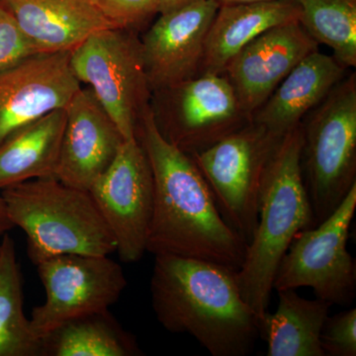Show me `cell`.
Masks as SVG:
<instances>
[{
  "label": "cell",
  "instance_id": "6da1fadb",
  "mask_svg": "<svg viewBox=\"0 0 356 356\" xmlns=\"http://www.w3.org/2000/svg\"><path fill=\"white\" fill-rule=\"evenodd\" d=\"M136 138L146 152L154 175L147 252L202 259L238 271L247 243L222 219L191 156L159 133L151 105L140 117Z\"/></svg>",
  "mask_w": 356,
  "mask_h": 356
},
{
  "label": "cell",
  "instance_id": "7a4b0ae2",
  "mask_svg": "<svg viewBox=\"0 0 356 356\" xmlns=\"http://www.w3.org/2000/svg\"><path fill=\"white\" fill-rule=\"evenodd\" d=\"M152 305L159 324L188 334L213 356H245L261 337L236 270L202 259L154 255Z\"/></svg>",
  "mask_w": 356,
  "mask_h": 356
},
{
  "label": "cell",
  "instance_id": "3957f363",
  "mask_svg": "<svg viewBox=\"0 0 356 356\" xmlns=\"http://www.w3.org/2000/svg\"><path fill=\"white\" fill-rule=\"evenodd\" d=\"M301 123L283 136L267 163L259 220L236 271L243 298L261 318L268 310L276 271L295 236L314 227L300 156Z\"/></svg>",
  "mask_w": 356,
  "mask_h": 356
},
{
  "label": "cell",
  "instance_id": "277c9868",
  "mask_svg": "<svg viewBox=\"0 0 356 356\" xmlns=\"http://www.w3.org/2000/svg\"><path fill=\"white\" fill-rule=\"evenodd\" d=\"M0 195L13 227L25 233L35 266L57 255L116 252L114 236L88 191L51 177L13 185Z\"/></svg>",
  "mask_w": 356,
  "mask_h": 356
},
{
  "label": "cell",
  "instance_id": "5b68a950",
  "mask_svg": "<svg viewBox=\"0 0 356 356\" xmlns=\"http://www.w3.org/2000/svg\"><path fill=\"white\" fill-rule=\"evenodd\" d=\"M302 178L314 227L356 185V74L351 72L301 122Z\"/></svg>",
  "mask_w": 356,
  "mask_h": 356
},
{
  "label": "cell",
  "instance_id": "8992f818",
  "mask_svg": "<svg viewBox=\"0 0 356 356\" xmlns=\"http://www.w3.org/2000/svg\"><path fill=\"white\" fill-rule=\"evenodd\" d=\"M70 63L77 81L93 91L124 139L136 138L152 98L137 33L117 28L95 33L72 51Z\"/></svg>",
  "mask_w": 356,
  "mask_h": 356
},
{
  "label": "cell",
  "instance_id": "52a82bcc",
  "mask_svg": "<svg viewBox=\"0 0 356 356\" xmlns=\"http://www.w3.org/2000/svg\"><path fill=\"white\" fill-rule=\"evenodd\" d=\"M281 139L250 122L191 156L207 182L222 219L247 245L259 220L264 172Z\"/></svg>",
  "mask_w": 356,
  "mask_h": 356
},
{
  "label": "cell",
  "instance_id": "ba28073f",
  "mask_svg": "<svg viewBox=\"0 0 356 356\" xmlns=\"http://www.w3.org/2000/svg\"><path fill=\"white\" fill-rule=\"evenodd\" d=\"M355 210L356 185L327 219L295 236L278 266L273 290L309 287L332 306L351 305L356 266L348 241Z\"/></svg>",
  "mask_w": 356,
  "mask_h": 356
},
{
  "label": "cell",
  "instance_id": "9c48e42d",
  "mask_svg": "<svg viewBox=\"0 0 356 356\" xmlns=\"http://www.w3.org/2000/svg\"><path fill=\"white\" fill-rule=\"evenodd\" d=\"M151 109L161 136L189 156L252 122L224 74H198L154 91Z\"/></svg>",
  "mask_w": 356,
  "mask_h": 356
},
{
  "label": "cell",
  "instance_id": "30bf717a",
  "mask_svg": "<svg viewBox=\"0 0 356 356\" xmlns=\"http://www.w3.org/2000/svg\"><path fill=\"white\" fill-rule=\"evenodd\" d=\"M46 291L30 325L41 341L65 323L109 310L127 286L123 268L109 255L63 254L36 264Z\"/></svg>",
  "mask_w": 356,
  "mask_h": 356
},
{
  "label": "cell",
  "instance_id": "8fae6325",
  "mask_svg": "<svg viewBox=\"0 0 356 356\" xmlns=\"http://www.w3.org/2000/svg\"><path fill=\"white\" fill-rule=\"evenodd\" d=\"M88 191L114 236L122 261H140L147 252L154 184L151 163L137 138L123 143L113 163Z\"/></svg>",
  "mask_w": 356,
  "mask_h": 356
},
{
  "label": "cell",
  "instance_id": "7c38bea8",
  "mask_svg": "<svg viewBox=\"0 0 356 356\" xmlns=\"http://www.w3.org/2000/svg\"><path fill=\"white\" fill-rule=\"evenodd\" d=\"M70 54H36L0 72V145L44 115L67 107L81 88Z\"/></svg>",
  "mask_w": 356,
  "mask_h": 356
},
{
  "label": "cell",
  "instance_id": "4fadbf2b",
  "mask_svg": "<svg viewBox=\"0 0 356 356\" xmlns=\"http://www.w3.org/2000/svg\"><path fill=\"white\" fill-rule=\"evenodd\" d=\"M220 4L198 0L158 19L140 40L152 93L198 76L204 44Z\"/></svg>",
  "mask_w": 356,
  "mask_h": 356
},
{
  "label": "cell",
  "instance_id": "5bb4252c",
  "mask_svg": "<svg viewBox=\"0 0 356 356\" xmlns=\"http://www.w3.org/2000/svg\"><path fill=\"white\" fill-rule=\"evenodd\" d=\"M318 46L296 21L271 28L243 47L224 72L243 111L252 117L293 67Z\"/></svg>",
  "mask_w": 356,
  "mask_h": 356
},
{
  "label": "cell",
  "instance_id": "9a60e30c",
  "mask_svg": "<svg viewBox=\"0 0 356 356\" xmlns=\"http://www.w3.org/2000/svg\"><path fill=\"white\" fill-rule=\"evenodd\" d=\"M67 121L55 177L89 191L113 163L125 142L93 91L81 88L65 107Z\"/></svg>",
  "mask_w": 356,
  "mask_h": 356
},
{
  "label": "cell",
  "instance_id": "2e32d148",
  "mask_svg": "<svg viewBox=\"0 0 356 356\" xmlns=\"http://www.w3.org/2000/svg\"><path fill=\"white\" fill-rule=\"evenodd\" d=\"M38 54L70 51L115 28L95 0H0Z\"/></svg>",
  "mask_w": 356,
  "mask_h": 356
},
{
  "label": "cell",
  "instance_id": "e0dca14e",
  "mask_svg": "<svg viewBox=\"0 0 356 356\" xmlns=\"http://www.w3.org/2000/svg\"><path fill=\"white\" fill-rule=\"evenodd\" d=\"M348 70L332 56L320 50L312 51L252 114V123L281 139L327 97Z\"/></svg>",
  "mask_w": 356,
  "mask_h": 356
},
{
  "label": "cell",
  "instance_id": "ac0fdd59",
  "mask_svg": "<svg viewBox=\"0 0 356 356\" xmlns=\"http://www.w3.org/2000/svg\"><path fill=\"white\" fill-rule=\"evenodd\" d=\"M299 19L294 0L222 4L206 37L199 74H224L229 60L252 40L271 28Z\"/></svg>",
  "mask_w": 356,
  "mask_h": 356
},
{
  "label": "cell",
  "instance_id": "d6986e66",
  "mask_svg": "<svg viewBox=\"0 0 356 356\" xmlns=\"http://www.w3.org/2000/svg\"><path fill=\"white\" fill-rule=\"evenodd\" d=\"M65 121V108L54 110L0 145L1 191L29 180L55 177Z\"/></svg>",
  "mask_w": 356,
  "mask_h": 356
},
{
  "label": "cell",
  "instance_id": "ffe728a7",
  "mask_svg": "<svg viewBox=\"0 0 356 356\" xmlns=\"http://www.w3.org/2000/svg\"><path fill=\"white\" fill-rule=\"evenodd\" d=\"M278 306L259 318V331L267 343V356H325L321 332L331 304L305 299L296 290H280Z\"/></svg>",
  "mask_w": 356,
  "mask_h": 356
},
{
  "label": "cell",
  "instance_id": "44dd1931",
  "mask_svg": "<svg viewBox=\"0 0 356 356\" xmlns=\"http://www.w3.org/2000/svg\"><path fill=\"white\" fill-rule=\"evenodd\" d=\"M42 356L143 355L109 310L74 318L41 339Z\"/></svg>",
  "mask_w": 356,
  "mask_h": 356
},
{
  "label": "cell",
  "instance_id": "7402d4cb",
  "mask_svg": "<svg viewBox=\"0 0 356 356\" xmlns=\"http://www.w3.org/2000/svg\"><path fill=\"white\" fill-rule=\"evenodd\" d=\"M0 356H42L41 341L23 312L19 264L7 234L0 243Z\"/></svg>",
  "mask_w": 356,
  "mask_h": 356
},
{
  "label": "cell",
  "instance_id": "603a6c76",
  "mask_svg": "<svg viewBox=\"0 0 356 356\" xmlns=\"http://www.w3.org/2000/svg\"><path fill=\"white\" fill-rule=\"evenodd\" d=\"M300 24L346 69L356 67V0H294Z\"/></svg>",
  "mask_w": 356,
  "mask_h": 356
},
{
  "label": "cell",
  "instance_id": "cb8c5ba5",
  "mask_svg": "<svg viewBox=\"0 0 356 356\" xmlns=\"http://www.w3.org/2000/svg\"><path fill=\"white\" fill-rule=\"evenodd\" d=\"M117 29L137 33L159 13L158 0H95Z\"/></svg>",
  "mask_w": 356,
  "mask_h": 356
},
{
  "label": "cell",
  "instance_id": "d4e9b609",
  "mask_svg": "<svg viewBox=\"0 0 356 356\" xmlns=\"http://www.w3.org/2000/svg\"><path fill=\"white\" fill-rule=\"evenodd\" d=\"M325 356L356 355V309L341 312L325 320L321 332Z\"/></svg>",
  "mask_w": 356,
  "mask_h": 356
},
{
  "label": "cell",
  "instance_id": "484cf974",
  "mask_svg": "<svg viewBox=\"0 0 356 356\" xmlns=\"http://www.w3.org/2000/svg\"><path fill=\"white\" fill-rule=\"evenodd\" d=\"M36 54L11 14L0 3V72Z\"/></svg>",
  "mask_w": 356,
  "mask_h": 356
},
{
  "label": "cell",
  "instance_id": "4316f807",
  "mask_svg": "<svg viewBox=\"0 0 356 356\" xmlns=\"http://www.w3.org/2000/svg\"><path fill=\"white\" fill-rule=\"evenodd\" d=\"M196 1L198 0H158L159 13V14L170 13Z\"/></svg>",
  "mask_w": 356,
  "mask_h": 356
},
{
  "label": "cell",
  "instance_id": "83f0119b",
  "mask_svg": "<svg viewBox=\"0 0 356 356\" xmlns=\"http://www.w3.org/2000/svg\"><path fill=\"white\" fill-rule=\"evenodd\" d=\"M13 228V222L9 220L7 215L6 204L0 195V236L6 234L9 229Z\"/></svg>",
  "mask_w": 356,
  "mask_h": 356
},
{
  "label": "cell",
  "instance_id": "f1b7e54d",
  "mask_svg": "<svg viewBox=\"0 0 356 356\" xmlns=\"http://www.w3.org/2000/svg\"><path fill=\"white\" fill-rule=\"evenodd\" d=\"M215 1L222 6V4L254 3V2L273 1V0H215Z\"/></svg>",
  "mask_w": 356,
  "mask_h": 356
}]
</instances>
